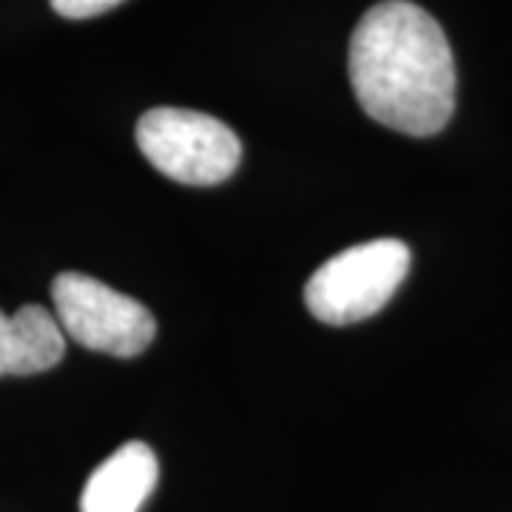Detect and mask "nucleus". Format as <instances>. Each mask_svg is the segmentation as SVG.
Masks as SVG:
<instances>
[{
	"instance_id": "f257e3e1",
	"label": "nucleus",
	"mask_w": 512,
	"mask_h": 512,
	"mask_svg": "<svg viewBox=\"0 0 512 512\" xmlns=\"http://www.w3.org/2000/svg\"><path fill=\"white\" fill-rule=\"evenodd\" d=\"M348 72L367 117L410 137L439 134L456 109V60L439 20L410 0H384L350 37Z\"/></svg>"
},
{
	"instance_id": "f03ea898",
	"label": "nucleus",
	"mask_w": 512,
	"mask_h": 512,
	"mask_svg": "<svg viewBox=\"0 0 512 512\" xmlns=\"http://www.w3.org/2000/svg\"><path fill=\"white\" fill-rule=\"evenodd\" d=\"M407 271L410 248L402 239L362 242L313 271L305 285V305L325 325H353L382 311Z\"/></svg>"
},
{
	"instance_id": "7ed1b4c3",
	"label": "nucleus",
	"mask_w": 512,
	"mask_h": 512,
	"mask_svg": "<svg viewBox=\"0 0 512 512\" xmlns=\"http://www.w3.org/2000/svg\"><path fill=\"white\" fill-rule=\"evenodd\" d=\"M137 146L160 174L183 185L225 183L242 160V143L234 128L211 114L171 106L140 117Z\"/></svg>"
},
{
	"instance_id": "20e7f679",
	"label": "nucleus",
	"mask_w": 512,
	"mask_h": 512,
	"mask_svg": "<svg viewBox=\"0 0 512 512\" xmlns=\"http://www.w3.org/2000/svg\"><path fill=\"white\" fill-rule=\"evenodd\" d=\"M52 299L63 333L97 353L134 359L157 336V322L146 305L94 276L63 271L52 282Z\"/></svg>"
},
{
	"instance_id": "39448f33",
	"label": "nucleus",
	"mask_w": 512,
	"mask_h": 512,
	"mask_svg": "<svg viewBox=\"0 0 512 512\" xmlns=\"http://www.w3.org/2000/svg\"><path fill=\"white\" fill-rule=\"evenodd\" d=\"M160 464L143 441H128L94 470L83 495L80 512H140L154 493Z\"/></svg>"
},
{
	"instance_id": "423d86ee",
	"label": "nucleus",
	"mask_w": 512,
	"mask_h": 512,
	"mask_svg": "<svg viewBox=\"0 0 512 512\" xmlns=\"http://www.w3.org/2000/svg\"><path fill=\"white\" fill-rule=\"evenodd\" d=\"M63 353L66 333L46 308L23 305L15 316L0 311V379L52 370Z\"/></svg>"
},
{
	"instance_id": "0eeeda50",
	"label": "nucleus",
	"mask_w": 512,
	"mask_h": 512,
	"mask_svg": "<svg viewBox=\"0 0 512 512\" xmlns=\"http://www.w3.org/2000/svg\"><path fill=\"white\" fill-rule=\"evenodd\" d=\"M49 3H52V9H55L60 18L86 20L97 18V15L109 12V9L126 3V0H49Z\"/></svg>"
}]
</instances>
